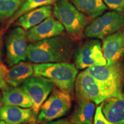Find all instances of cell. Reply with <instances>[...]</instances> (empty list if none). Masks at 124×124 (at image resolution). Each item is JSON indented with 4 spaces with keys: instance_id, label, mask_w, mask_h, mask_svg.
<instances>
[{
    "instance_id": "cell-1",
    "label": "cell",
    "mask_w": 124,
    "mask_h": 124,
    "mask_svg": "<svg viewBox=\"0 0 124 124\" xmlns=\"http://www.w3.org/2000/svg\"><path fill=\"white\" fill-rule=\"evenodd\" d=\"M74 51L72 39L62 35L29 44L27 59L35 64L70 62Z\"/></svg>"
},
{
    "instance_id": "cell-2",
    "label": "cell",
    "mask_w": 124,
    "mask_h": 124,
    "mask_svg": "<svg viewBox=\"0 0 124 124\" xmlns=\"http://www.w3.org/2000/svg\"><path fill=\"white\" fill-rule=\"evenodd\" d=\"M35 75L48 79L58 87L73 97L78 70L75 64L69 62L33 64Z\"/></svg>"
},
{
    "instance_id": "cell-3",
    "label": "cell",
    "mask_w": 124,
    "mask_h": 124,
    "mask_svg": "<svg viewBox=\"0 0 124 124\" xmlns=\"http://www.w3.org/2000/svg\"><path fill=\"white\" fill-rule=\"evenodd\" d=\"M85 70L95 79L106 99L123 93L124 66L121 62L90 67Z\"/></svg>"
},
{
    "instance_id": "cell-4",
    "label": "cell",
    "mask_w": 124,
    "mask_h": 124,
    "mask_svg": "<svg viewBox=\"0 0 124 124\" xmlns=\"http://www.w3.org/2000/svg\"><path fill=\"white\" fill-rule=\"evenodd\" d=\"M53 13L56 19L72 36H78L90 22L89 16L80 12L67 0H58L55 2Z\"/></svg>"
},
{
    "instance_id": "cell-5",
    "label": "cell",
    "mask_w": 124,
    "mask_h": 124,
    "mask_svg": "<svg viewBox=\"0 0 124 124\" xmlns=\"http://www.w3.org/2000/svg\"><path fill=\"white\" fill-rule=\"evenodd\" d=\"M72 99L69 93L53 89L40 107L36 120L41 124H46L63 117L71 109Z\"/></svg>"
},
{
    "instance_id": "cell-6",
    "label": "cell",
    "mask_w": 124,
    "mask_h": 124,
    "mask_svg": "<svg viewBox=\"0 0 124 124\" xmlns=\"http://www.w3.org/2000/svg\"><path fill=\"white\" fill-rule=\"evenodd\" d=\"M124 28V15L118 12H108L90 22L84 33L89 38L103 39Z\"/></svg>"
},
{
    "instance_id": "cell-7",
    "label": "cell",
    "mask_w": 124,
    "mask_h": 124,
    "mask_svg": "<svg viewBox=\"0 0 124 124\" xmlns=\"http://www.w3.org/2000/svg\"><path fill=\"white\" fill-rule=\"evenodd\" d=\"M73 56L75 65L78 70L107 64L101 42L96 39L90 40L78 46L75 48Z\"/></svg>"
},
{
    "instance_id": "cell-8",
    "label": "cell",
    "mask_w": 124,
    "mask_h": 124,
    "mask_svg": "<svg viewBox=\"0 0 124 124\" xmlns=\"http://www.w3.org/2000/svg\"><path fill=\"white\" fill-rule=\"evenodd\" d=\"M54 86L53 83L46 78L33 75L28 79L21 86L32 101L31 108L33 110L35 121H36L40 107L52 92Z\"/></svg>"
},
{
    "instance_id": "cell-9",
    "label": "cell",
    "mask_w": 124,
    "mask_h": 124,
    "mask_svg": "<svg viewBox=\"0 0 124 124\" xmlns=\"http://www.w3.org/2000/svg\"><path fill=\"white\" fill-rule=\"evenodd\" d=\"M6 62L9 67L27 59L28 39L27 32L21 27L9 31L5 39Z\"/></svg>"
},
{
    "instance_id": "cell-10",
    "label": "cell",
    "mask_w": 124,
    "mask_h": 124,
    "mask_svg": "<svg viewBox=\"0 0 124 124\" xmlns=\"http://www.w3.org/2000/svg\"><path fill=\"white\" fill-rule=\"evenodd\" d=\"M75 94L77 103L91 101L98 105L106 100L97 80L86 70L80 72L76 78Z\"/></svg>"
},
{
    "instance_id": "cell-11",
    "label": "cell",
    "mask_w": 124,
    "mask_h": 124,
    "mask_svg": "<svg viewBox=\"0 0 124 124\" xmlns=\"http://www.w3.org/2000/svg\"><path fill=\"white\" fill-rule=\"evenodd\" d=\"M64 30L63 25L58 20L51 16L39 24L28 30V41L35 43L58 36L63 35Z\"/></svg>"
},
{
    "instance_id": "cell-12",
    "label": "cell",
    "mask_w": 124,
    "mask_h": 124,
    "mask_svg": "<svg viewBox=\"0 0 124 124\" xmlns=\"http://www.w3.org/2000/svg\"><path fill=\"white\" fill-rule=\"evenodd\" d=\"M102 48L107 64L120 61L124 56V28L103 39Z\"/></svg>"
},
{
    "instance_id": "cell-13",
    "label": "cell",
    "mask_w": 124,
    "mask_h": 124,
    "mask_svg": "<svg viewBox=\"0 0 124 124\" xmlns=\"http://www.w3.org/2000/svg\"><path fill=\"white\" fill-rule=\"evenodd\" d=\"M0 120L9 124H26L35 121L31 108H23L4 104L0 107Z\"/></svg>"
},
{
    "instance_id": "cell-14",
    "label": "cell",
    "mask_w": 124,
    "mask_h": 124,
    "mask_svg": "<svg viewBox=\"0 0 124 124\" xmlns=\"http://www.w3.org/2000/svg\"><path fill=\"white\" fill-rule=\"evenodd\" d=\"M103 114L107 120L116 124H124V94L108 98L101 103Z\"/></svg>"
},
{
    "instance_id": "cell-15",
    "label": "cell",
    "mask_w": 124,
    "mask_h": 124,
    "mask_svg": "<svg viewBox=\"0 0 124 124\" xmlns=\"http://www.w3.org/2000/svg\"><path fill=\"white\" fill-rule=\"evenodd\" d=\"M33 64L31 62L21 61L8 70L6 81L9 86L18 87L33 75Z\"/></svg>"
},
{
    "instance_id": "cell-16",
    "label": "cell",
    "mask_w": 124,
    "mask_h": 124,
    "mask_svg": "<svg viewBox=\"0 0 124 124\" xmlns=\"http://www.w3.org/2000/svg\"><path fill=\"white\" fill-rule=\"evenodd\" d=\"M52 8V5H49L33 9L21 16L18 18L17 24L25 30H28L51 16Z\"/></svg>"
},
{
    "instance_id": "cell-17",
    "label": "cell",
    "mask_w": 124,
    "mask_h": 124,
    "mask_svg": "<svg viewBox=\"0 0 124 124\" xmlns=\"http://www.w3.org/2000/svg\"><path fill=\"white\" fill-rule=\"evenodd\" d=\"M2 104L19 106L23 108H32V103L29 96L21 87H13L3 90Z\"/></svg>"
},
{
    "instance_id": "cell-18",
    "label": "cell",
    "mask_w": 124,
    "mask_h": 124,
    "mask_svg": "<svg viewBox=\"0 0 124 124\" xmlns=\"http://www.w3.org/2000/svg\"><path fill=\"white\" fill-rule=\"evenodd\" d=\"M95 103L91 101L78 103L70 120L74 124H93L95 113Z\"/></svg>"
},
{
    "instance_id": "cell-19",
    "label": "cell",
    "mask_w": 124,
    "mask_h": 124,
    "mask_svg": "<svg viewBox=\"0 0 124 124\" xmlns=\"http://www.w3.org/2000/svg\"><path fill=\"white\" fill-rule=\"evenodd\" d=\"M74 6L90 18H95L106 11L107 7L103 0H71Z\"/></svg>"
},
{
    "instance_id": "cell-20",
    "label": "cell",
    "mask_w": 124,
    "mask_h": 124,
    "mask_svg": "<svg viewBox=\"0 0 124 124\" xmlns=\"http://www.w3.org/2000/svg\"><path fill=\"white\" fill-rule=\"evenodd\" d=\"M58 1V0H26L18 9L17 11L15 13V15L10 18V20L7 23L5 28L7 29L14 21L18 19L21 16L24 14L33 9L51 5L56 2Z\"/></svg>"
},
{
    "instance_id": "cell-21",
    "label": "cell",
    "mask_w": 124,
    "mask_h": 124,
    "mask_svg": "<svg viewBox=\"0 0 124 124\" xmlns=\"http://www.w3.org/2000/svg\"><path fill=\"white\" fill-rule=\"evenodd\" d=\"M26 0H0V20L11 18Z\"/></svg>"
},
{
    "instance_id": "cell-22",
    "label": "cell",
    "mask_w": 124,
    "mask_h": 124,
    "mask_svg": "<svg viewBox=\"0 0 124 124\" xmlns=\"http://www.w3.org/2000/svg\"><path fill=\"white\" fill-rule=\"evenodd\" d=\"M105 4L114 11L121 12L124 10V0H103Z\"/></svg>"
},
{
    "instance_id": "cell-23",
    "label": "cell",
    "mask_w": 124,
    "mask_h": 124,
    "mask_svg": "<svg viewBox=\"0 0 124 124\" xmlns=\"http://www.w3.org/2000/svg\"><path fill=\"white\" fill-rule=\"evenodd\" d=\"M94 124H116L107 120L102 111L101 106H99L95 110Z\"/></svg>"
},
{
    "instance_id": "cell-24",
    "label": "cell",
    "mask_w": 124,
    "mask_h": 124,
    "mask_svg": "<svg viewBox=\"0 0 124 124\" xmlns=\"http://www.w3.org/2000/svg\"><path fill=\"white\" fill-rule=\"evenodd\" d=\"M8 71L7 67L5 65L0 63V89L5 90L9 87L8 84L6 81V75Z\"/></svg>"
},
{
    "instance_id": "cell-25",
    "label": "cell",
    "mask_w": 124,
    "mask_h": 124,
    "mask_svg": "<svg viewBox=\"0 0 124 124\" xmlns=\"http://www.w3.org/2000/svg\"><path fill=\"white\" fill-rule=\"evenodd\" d=\"M46 124H74L73 122L71 121L70 119L63 118L60 119V120H56L54 121L50 122Z\"/></svg>"
},
{
    "instance_id": "cell-26",
    "label": "cell",
    "mask_w": 124,
    "mask_h": 124,
    "mask_svg": "<svg viewBox=\"0 0 124 124\" xmlns=\"http://www.w3.org/2000/svg\"><path fill=\"white\" fill-rule=\"evenodd\" d=\"M2 53V40H1V33L0 31V56L1 57Z\"/></svg>"
},
{
    "instance_id": "cell-27",
    "label": "cell",
    "mask_w": 124,
    "mask_h": 124,
    "mask_svg": "<svg viewBox=\"0 0 124 124\" xmlns=\"http://www.w3.org/2000/svg\"><path fill=\"white\" fill-rule=\"evenodd\" d=\"M2 95H1V94L0 93V106H1V103H2Z\"/></svg>"
},
{
    "instance_id": "cell-28",
    "label": "cell",
    "mask_w": 124,
    "mask_h": 124,
    "mask_svg": "<svg viewBox=\"0 0 124 124\" xmlns=\"http://www.w3.org/2000/svg\"><path fill=\"white\" fill-rule=\"evenodd\" d=\"M0 124H9L8 123H7V122H5L4 121H2V120H0Z\"/></svg>"
},
{
    "instance_id": "cell-29",
    "label": "cell",
    "mask_w": 124,
    "mask_h": 124,
    "mask_svg": "<svg viewBox=\"0 0 124 124\" xmlns=\"http://www.w3.org/2000/svg\"><path fill=\"white\" fill-rule=\"evenodd\" d=\"M27 124H36V121H31Z\"/></svg>"
},
{
    "instance_id": "cell-30",
    "label": "cell",
    "mask_w": 124,
    "mask_h": 124,
    "mask_svg": "<svg viewBox=\"0 0 124 124\" xmlns=\"http://www.w3.org/2000/svg\"><path fill=\"white\" fill-rule=\"evenodd\" d=\"M0 63H1V56H0Z\"/></svg>"
}]
</instances>
